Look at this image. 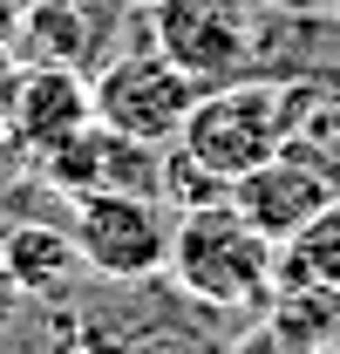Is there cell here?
<instances>
[{
    "mask_svg": "<svg viewBox=\"0 0 340 354\" xmlns=\"http://www.w3.org/2000/svg\"><path fill=\"white\" fill-rule=\"evenodd\" d=\"M170 279L218 313H245L265 307L272 286H279V245L258 239L252 225L225 205H198L170 225Z\"/></svg>",
    "mask_w": 340,
    "mask_h": 354,
    "instance_id": "cell-2",
    "label": "cell"
},
{
    "mask_svg": "<svg viewBox=\"0 0 340 354\" xmlns=\"http://www.w3.org/2000/svg\"><path fill=\"white\" fill-rule=\"evenodd\" d=\"M88 95H95V123L136 136V143L170 150L177 130H184V116L198 109L205 82L184 75L177 62H164L157 48H143V55H116V62H102V68L88 75Z\"/></svg>",
    "mask_w": 340,
    "mask_h": 354,
    "instance_id": "cell-4",
    "label": "cell"
},
{
    "mask_svg": "<svg viewBox=\"0 0 340 354\" xmlns=\"http://www.w3.org/2000/svg\"><path fill=\"white\" fill-rule=\"evenodd\" d=\"M143 21H150V48L205 88L252 75L258 14L245 0H143Z\"/></svg>",
    "mask_w": 340,
    "mask_h": 354,
    "instance_id": "cell-3",
    "label": "cell"
},
{
    "mask_svg": "<svg viewBox=\"0 0 340 354\" xmlns=\"http://www.w3.org/2000/svg\"><path fill=\"white\" fill-rule=\"evenodd\" d=\"M28 7H35V0H0V48L21 41V21H28Z\"/></svg>",
    "mask_w": 340,
    "mask_h": 354,
    "instance_id": "cell-14",
    "label": "cell"
},
{
    "mask_svg": "<svg viewBox=\"0 0 340 354\" xmlns=\"http://www.w3.org/2000/svg\"><path fill=\"white\" fill-rule=\"evenodd\" d=\"M320 82H279V75H232V82H211L198 95V109L184 116L177 130V150L198 157L211 177L238 184L245 171L272 164L293 136L299 102Z\"/></svg>",
    "mask_w": 340,
    "mask_h": 354,
    "instance_id": "cell-1",
    "label": "cell"
},
{
    "mask_svg": "<svg viewBox=\"0 0 340 354\" xmlns=\"http://www.w3.org/2000/svg\"><path fill=\"white\" fill-rule=\"evenodd\" d=\"M327 205H334V191L306 171V164H293L286 150H279L272 164H258V171H245L238 184H232V212L252 225L258 239H272V245L299 239Z\"/></svg>",
    "mask_w": 340,
    "mask_h": 354,
    "instance_id": "cell-6",
    "label": "cell"
},
{
    "mask_svg": "<svg viewBox=\"0 0 340 354\" xmlns=\"http://www.w3.org/2000/svg\"><path fill=\"white\" fill-rule=\"evenodd\" d=\"M279 286H320V293H340V198L306 225L299 239L279 245ZM272 286V293H279Z\"/></svg>",
    "mask_w": 340,
    "mask_h": 354,
    "instance_id": "cell-10",
    "label": "cell"
},
{
    "mask_svg": "<svg viewBox=\"0 0 340 354\" xmlns=\"http://www.w3.org/2000/svg\"><path fill=\"white\" fill-rule=\"evenodd\" d=\"M75 245L102 279H157L170 266V218L150 191H88L75 198Z\"/></svg>",
    "mask_w": 340,
    "mask_h": 354,
    "instance_id": "cell-5",
    "label": "cell"
},
{
    "mask_svg": "<svg viewBox=\"0 0 340 354\" xmlns=\"http://www.w3.org/2000/svg\"><path fill=\"white\" fill-rule=\"evenodd\" d=\"M82 123H95L88 75L75 68V62H28V68H21V88H14V116H7L14 143L41 157L48 143L75 136Z\"/></svg>",
    "mask_w": 340,
    "mask_h": 354,
    "instance_id": "cell-7",
    "label": "cell"
},
{
    "mask_svg": "<svg viewBox=\"0 0 340 354\" xmlns=\"http://www.w3.org/2000/svg\"><path fill=\"white\" fill-rule=\"evenodd\" d=\"M320 7H327V14H340V0H320Z\"/></svg>",
    "mask_w": 340,
    "mask_h": 354,
    "instance_id": "cell-16",
    "label": "cell"
},
{
    "mask_svg": "<svg viewBox=\"0 0 340 354\" xmlns=\"http://www.w3.org/2000/svg\"><path fill=\"white\" fill-rule=\"evenodd\" d=\"M21 68H28V62H21L14 48H0V123L14 116V88H21Z\"/></svg>",
    "mask_w": 340,
    "mask_h": 354,
    "instance_id": "cell-13",
    "label": "cell"
},
{
    "mask_svg": "<svg viewBox=\"0 0 340 354\" xmlns=\"http://www.w3.org/2000/svg\"><path fill=\"white\" fill-rule=\"evenodd\" d=\"M0 259L14 272V286H21V300H55L75 272H82V245H75V232H55L41 218H21L0 232Z\"/></svg>",
    "mask_w": 340,
    "mask_h": 354,
    "instance_id": "cell-8",
    "label": "cell"
},
{
    "mask_svg": "<svg viewBox=\"0 0 340 354\" xmlns=\"http://www.w3.org/2000/svg\"><path fill=\"white\" fill-rule=\"evenodd\" d=\"M164 191H177V205H184V212H198V205H225V198H232V184L211 177L198 157H184L177 143L164 150Z\"/></svg>",
    "mask_w": 340,
    "mask_h": 354,
    "instance_id": "cell-12",
    "label": "cell"
},
{
    "mask_svg": "<svg viewBox=\"0 0 340 354\" xmlns=\"http://www.w3.org/2000/svg\"><path fill=\"white\" fill-rule=\"evenodd\" d=\"M21 313V286H14V272H7V259H0V327Z\"/></svg>",
    "mask_w": 340,
    "mask_h": 354,
    "instance_id": "cell-15",
    "label": "cell"
},
{
    "mask_svg": "<svg viewBox=\"0 0 340 354\" xmlns=\"http://www.w3.org/2000/svg\"><path fill=\"white\" fill-rule=\"evenodd\" d=\"M286 157L306 164L327 191L340 198V88H313L293 116V136H286Z\"/></svg>",
    "mask_w": 340,
    "mask_h": 354,
    "instance_id": "cell-9",
    "label": "cell"
},
{
    "mask_svg": "<svg viewBox=\"0 0 340 354\" xmlns=\"http://www.w3.org/2000/svg\"><path fill=\"white\" fill-rule=\"evenodd\" d=\"M21 41L35 62H82L88 48V14L75 0H35L28 21H21Z\"/></svg>",
    "mask_w": 340,
    "mask_h": 354,
    "instance_id": "cell-11",
    "label": "cell"
}]
</instances>
